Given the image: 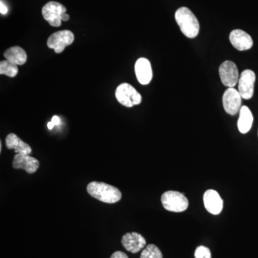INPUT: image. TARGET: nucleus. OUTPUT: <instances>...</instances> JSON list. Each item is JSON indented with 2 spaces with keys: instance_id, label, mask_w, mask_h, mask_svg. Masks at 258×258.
Returning <instances> with one entry per match:
<instances>
[{
  "instance_id": "1",
  "label": "nucleus",
  "mask_w": 258,
  "mask_h": 258,
  "mask_svg": "<svg viewBox=\"0 0 258 258\" xmlns=\"http://www.w3.org/2000/svg\"><path fill=\"white\" fill-rule=\"evenodd\" d=\"M88 193L93 198L108 204L118 203L121 199V192L118 188L103 182L92 181L87 186Z\"/></svg>"
},
{
  "instance_id": "20",
  "label": "nucleus",
  "mask_w": 258,
  "mask_h": 258,
  "mask_svg": "<svg viewBox=\"0 0 258 258\" xmlns=\"http://www.w3.org/2000/svg\"><path fill=\"white\" fill-rule=\"evenodd\" d=\"M195 258H212L210 249L205 246H200L195 252Z\"/></svg>"
},
{
  "instance_id": "3",
  "label": "nucleus",
  "mask_w": 258,
  "mask_h": 258,
  "mask_svg": "<svg viewBox=\"0 0 258 258\" xmlns=\"http://www.w3.org/2000/svg\"><path fill=\"white\" fill-rule=\"evenodd\" d=\"M163 207L168 211L184 212L189 206V201L183 194L176 191H168L161 196Z\"/></svg>"
},
{
  "instance_id": "12",
  "label": "nucleus",
  "mask_w": 258,
  "mask_h": 258,
  "mask_svg": "<svg viewBox=\"0 0 258 258\" xmlns=\"http://www.w3.org/2000/svg\"><path fill=\"white\" fill-rule=\"evenodd\" d=\"M230 41L233 47L240 51L249 50L253 45V40L250 35L240 29L230 32Z\"/></svg>"
},
{
  "instance_id": "5",
  "label": "nucleus",
  "mask_w": 258,
  "mask_h": 258,
  "mask_svg": "<svg viewBox=\"0 0 258 258\" xmlns=\"http://www.w3.org/2000/svg\"><path fill=\"white\" fill-rule=\"evenodd\" d=\"M67 9L60 3L51 1L42 8V14L44 19L52 27H60L62 24V15Z\"/></svg>"
},
{
  "instance_id": "15",
  "label": "nucleus",
  "mask_w": 258,
  "mask_h": 258,
  "mask_svg": "<svg viewBox=\"0 0 258 258\" xmlns=\"http://www.w3.org/2000/svg\"><path fill=\"white\" fill-rule=\"evenodd\" d=\"M5 144L8 149H14L16 154L30 155L32 149L28 144L21 140L16 134H10L5 139Z\"/></svg>"
},
{
  "instance_id": "6",
  "label": "nucleus",
  "mask_w": 258,
  "mask_h": 258,
  "mask_svg": "<svg viewBox=\"0 0 258 258\" xmlns=\"http://www.w3.org/2000/svg\"><path fill=\"white\" fill-rule=\"evenodd\" d=\"M74 41V35L70 30H61L54 32L49 37L47 45L49 48L53 49L56 53L63 52L66 47L69 46Z\"/></svg>"
},
{
  "instance_id": "25",
  "label": "nucleus",
  "mask_w": 258,
  "mask_h": 258,
  "mask_svg": "<svg viewBox=\"0 0 258 258\" xmlns=\"http://www.w3.org/2000/svg\"><path fill=\"white\" fill-rule=\"evenodd\" d=\"M54 126H55V125L53 124L52 121L49 122V123H47V128L50 129V130H52Z\"/></svg>"
},
{
  "instance_id": "10",
  "label": "nucleus",
  "mask_w": 258,
  "mask_h": 258,
  "mask_svg": "<svg viewBox=\"0 0 258 258\" xmlns=\"http://www.w3.org/2000/svg\"><path fill=\"white\" fill-rule=\"evenodd\" d=\"M121 242L124 248L132 253H137L147 244L145 238L137 232L125 234L122 237Z\"/></svg>"
},
{
  "instance_id": "8",
  "label": "nucleus",
  "mask_w": 258,
  "mask_h": 258,
  "mask_svg": "<svg viewBox=\"0 0 258 258\" xmlns=\"http://www.w3.org/2000/svg\"><path fill=\"white\" fill-rule=\"evenodd\" d=\"M242 98L239 91L235 88H227L222 97V103L225 111L230 115L237 114L241 108Z\"/></svg>"
},
{
  "instance_id": "14",
  "label": "nucleus",
  "mask_w": 258,
  "mask_h": 258,
  "mask_svg": "<svg viewBox=\"0 0 258 258\" xmlns=\"http://www.w3.org/2000/svg\"><path fill=\"white\" fill-rule=\"evenodd\" d=\"M135 74L137 80L142 85H148L152 81L153 72L150 62L147 58L141 57L135 64Z\"/></svg>"
},
{
  "instance_id": "24",
  "label": "nucleus",
  "mask_w": 258,
  "mask_h": 258,
  "mask_svg": "<svg viewBox=\"0 0 258 258\" xmlns=\"http://www.w3.org/2000/svg\"><path fill=\"white\" fill-rule=\"evenodd\" d=\"M70 19V16L69 15L66 14V13H64V14L62 15V21H69Z\"/></svg>"
},
{
  "instance_id": "9",
  "label": "nucleus",
  "mask_w": 258,
  "mask_h": 258,
  "mask_svg": "<svg viewBox=\"0 0 258 258\" xmlns=\"http://www.w3.org/2000/svg\"><path fill=\"white\" fill-rule=\"evenodd\" d=\"M255 74L251 70H245L240 75L238 81V91L244 99H250L254 94Z\"/></svg>"
},
{
  "instance_id": "17",
  "label": "nucleus",
  "mask_w": 258,
  "mask_h": 258,
  "mask_svg": "<svg viewBox=\"0 0 258 258\" xmlns=\"http://www.w3.org/2000/svg\"><path fill=\"white\" fill-rule=\"evenodd\" d=\"M4 56L6 60L18 66H23L28 59L26 52L21 47L19 46L12 47L8 49L5 51Z\"/></svg>"
},
{
  "instance_id": "11",
  "label": "nucleus",
  "mask_w": 258,
  "mask_h": 258,
  "mask_svg": "<svg viewBox=\"0 0 258 258\" xmlns=\"http://www.w3.org/2000/svg\"><path fill=\"white\" fill-rule=\"evenodd\" d=\"M204 205L205 208L212 215H219L223 209V201L217 191L208 189L204 194Z\"/></svg>"
},
{
  "instance_id": "18",
  "label": "nucleus",
  "mask_w": 258,
  "mask_h": 258,
  "mask_svg": "<svg viewBox=\"0 0 258 258\" xmlns=\"http://www.w3.org/2000/svg\"><path fill=\"white\" fill-rule=\"evenodd\" d=\"M18 74V64L6 60L0 62V74L14 78Z\"/></svg>"
},
{
  "instance_id": "13",
  "label": "nucleus",
  "mask_w": 258,
  "mask_h": 258,
  "mask_svg": "<svg viewBox=\"0 0 258 258\" xmlns=\"http://www.w3.org/2000/svg\"><path fill=\"white\" fill-rule=\"evenodd\" d=\"M13 166L14 169H23L28 174H34L39 169L40 163L37 159L31 156L16 154L13 160Z\"/></svg>"
},
{
  "instance_id": "22",
  "label": "nucleus",
  "mask_w": 258,
  "mask_h": 258,
  "mask_svg": "<svg viewBox=\"0 0 258 258\" xmlns=\"http://www.w3.org/2000/svg\"><path fill=\"white\" fill-rule=\"evenodd\" d=\"M8 12V8H7V7L3 4V2L1 1V3H0V13H1L2 15H6Z\"/></svg>"
},
{
  "instance_id": "23",
  "label": "nucleus",
  "mask_w": 258,
  "mask_h": 258,
  "mask_svg": "<svg viewBox=\"0 0 258 258\" xmlns=\"http://www.w3.org/2000/svg\"><path fill=\"white\" fill-rule=\"evenodd\" d=\"M51 121H52V123H53V124L55 125H59L60 123V118H59V117L57 116V115H54V116L52 117Z\"/></svg>"
},
{
  "instance_id": "19",
  "label": "nucleus",
  "mask_w": 258,
  "mask_h": 258,
  "mask_svg": "<svg viewBox=\"0 0 258 258\" xmlns=\"http://www.w3.org/2000/svg\"><path fill=\"white\" fill-rule=\"evenodd\" d=\"M140 258H163V255L157 246L150 244L143 249Z\"/></svg>"
},
{
  "instance_id": "7",
  "label": "nucleus",
  "mask_w": 258,
  "mask_h": 258,
  "mask_svg": "<svg viewBox=\"0 0 258 258\" xmlns=\"http://www.w3.org/2000/svg\"><path fill=\"white\" fill-rule=\"evenodd\" d=\"M220 79L224 86L234 88L238 83L239 72L237 66L232 61H225L219 69Z\"/></svg>"
},
{
  "instance_id": "4",
  "label": "nucleus",
  "mask_w": 258,
  "mask_h": 258,
  "mask_svg": "<svg viewBox=\"0 0 258 258\" xmlns=\"http://www.w3.org/2000/svg\"><path fill=\"white\" fill-rule=\"evenodd\" d=\"M115 98L120 104L128 108L139 105L142 101L140 93L128 83H122L115 90Z\"/></svg>"
},
{
  "instance_id": "21",
  "label": "nucleus",
  "mask_w": 258,
  "mask_h": 258,
  "mask_svg": "<svg viewBox=\"0 0 258 258\" xmlns=\"http://www.w3.org/2000/svg\"><path fill=\"white\" fill-rule=\"evenodd\" d=\"M111 258H128V256L124 252L117 251L112 254Z\"/></svg>"
},
{
  "instance_id": "2",
  "label": "nucleus",
  "mask_w": 258,
  "mask_h": 258,
  "mask_svg": "<svg viewBox=\"0 0 258 258\" xmlns=\"http://www.w3.org/2000/svg\"><path fill=\"white\" fill-rule=\"evenodd\" d=\"M175 20L185 36L189 38L198 36L200 32V23L189 8L182 7L176 10Z\"/></svg>"
},
{
  "instance_id": "16",
  "label": "nucleus",
  "mask_w": 258,
  "mask_h": 258,
  "mask_svg": "<svg viewBox=\"0 0 258 258\" xmlns=\"http://www.w3.org/2000/svg\"><path fill=\"white\" fill-rule=\"evenodd\" d=\"M253 123V115L248 107L244 106L241 107L240 116L237 121V127L240 133L247 134L252 128Z\"/></svg>"
}]
</instances>
